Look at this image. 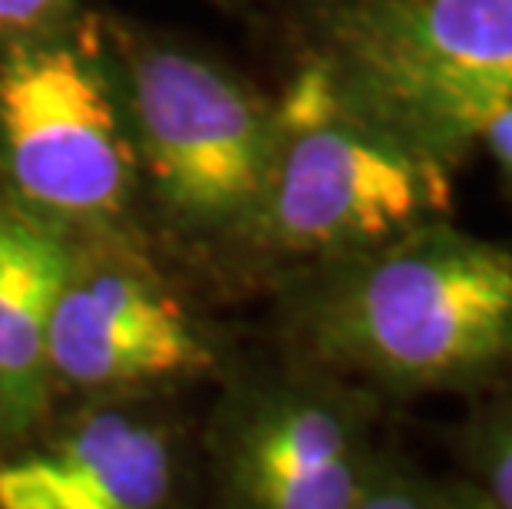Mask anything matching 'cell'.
I'll return each instance as SVG.
<instances>
[{
	"label": "cell",
	"instance_id": "obj_1",
	"mask_svg": "<svg viewBox=\"0 0 512 509\" xmlns=\"http://www.w3.org/2000/svg\"><path fill=\"white\" fill-rule=\"evenodd\" d=\"M308 308L324 361L394 391L486 381L512 364V252L443 219L344 258Z\"/></svg>",
	"mask_w": 512,
	"mask_h": 509
},
{
	"label": "cell",
	"instance_id": "obj_2",
	"mask_svg": "<svg viewBox=\"0 0 512 509\" xmlns=\"http://www.w3.org/2000/svg\"><path fill=\"white\" fill-rule=\"evenodd\" d=\"M450 209L443 159L374 119L331 63H311L275 106V149L252 229L291 255L351 258Z\"/></svg>",
	"mask_w": 512,
	"mask_h": 509
},
{
	"label": "cell",
	"instance_id": "obj_3",
	"mask_svg": "<svg viewBox=\"0 0 512 509\" xmlns=\"http://www.w3.org/2000/svg\"><path fill=\"white\" fill-rule=\"evenodd\" d=\"M331 67L370 116L446 159L512 103V0H367Z\"/></svg>",
	"mask_w": 512,
	"mask_h": 509
},
{
	"label": "cell",
	"instance_id": "obj_4",
	"mask_svg": "<svg viewBox=\"0 0 512 509\" xmlns=\"http://www.w3.org/2000/svg\"><path fill=\"white\" fill-rule=\"evenodd\" d=\"M0 149L20 202L50 225L113 219L133 186L110 86L67 43H24L0 63Z\"/></svg>",
	"mask_w": 512,
	"mask_h": 509
},
{
	"label": "cell",
	"instance_id": "obj_5",
	"mask_svg": "<svg viewBox=\"0 0 512 509\" xmlns=\"http://www.w3.org/2000/svg\"><path fill=\"white\" fill-rule=\"evenodd\" d=\"M133 123L169 209L195 225L252 222L275 149V106L182 50L133 63Z\"/></svg>",
	"mask_w": 512,
	"mask_h": 509
},
{
	"label": "cell",
	"instance_id": "obj_6",
	"mask_svg": "<svg viewBox=\"0 0 512 509\" xmlns=\"http://www.w3.org/2000/svg\"><path fill=\"white\" fill-rule=\"evenodd\" d=\"M374 467L361 410L321 384L242 400L219 447L232 509H354Z\"/></svg>",
	"mask_w": 512,
	"mask_h": 509
},
{
	"label": "cell",
	"instance_id": "obj_7",
	"mask_svg": "<svg viewBox=\"0 0 512 509\" xmlns=\"http://www.w3.org/2000/svg\"><path fill=\"white\" fill-rule=\"evenodd\" d=\"M205 364L192 321L149 278L73 255L50 318V374L76 387H123Z\"/></svg>",
	"mask_w": 512,
	"mask_h": 509
},
{
	"label": "cell",
	"instance_id": "obj_8",
	"mask_svg": "<svg viewBox=\"0 0 512 509\" xmlns=\"http://www.w3.org/2000/svg\"><path fill=\"white\" fill-rule=\"evenodd\" d=\"M172 483L166 433L100 410L47 450L0 463V509H162Z\"/></svg>",
	"mask_w": 512,
	"mask_h": 509
},
{
	"label": "cell",
	"instance_id": "obj_9",
	"mask_svg": "<svg viewBox=\"0 0 512 509\" xmlns=\"http://www.w3.org/2000/svg\"><path fill=\"white\" fill-rule=\"evenodd\" d=\"M73 248L57 225L0 212V440L40 420L50 381V318Z\"/></svg>",
	"mask_w": 512,
	"mask_h": 509
},
{
	"label": "cell",
	"instance_id": "obj_10",
	"mask_svg": "<svg viewBox=\"0 0 512 509\" xmlns=\"http://www.w3.org/2000/svg\"><path fill=\"white\" fill-rule=\"evenodd\" d=\"M470 460L493 509H512V400L479 424Z\"/></svg>",
	"mask_w": 512,
	"mask_h": 509
},
{
	"label": "cell",
	"instance_id": "obj_11",
	"mask_svg": "<svg viewBox=\"0 0 512 509\" xmlns=\"http://www.w3.org/2000/svg\"><path fill=\"white\" fill-rule=\"evenodd\" d=\"M354 509H476V506L460 500L453 490H443L437 483L420 480V476L394 467V463L377 460V467L370 473Z\"/></svg>",
	"mask_w": 512,
	"mask_h": 509
},
{
	"label": "cell",
	"instance_id": "obj_12",
	"mask_svg": "<svg viewBox=\"0 0 512 509\" xmlns=\"http://www.w3.org/2000/svg\"><path fill=\"white\" fill-rule=\"evenodd\" d=\"M73 0H0V34L7 37H43L57 27Z\"/></svg>",
	"mask_w": 512,
	"mask_h": 509
},
{
	"label": "cell",
	"instance_id": "obj_13",
	"mask_svg": "<svg viewBox=\"0 0 512 509\" xmlns=\"http://www.w3.org/2000/svg\"><path fill=\"white\" fill-rule=\"evenodd\" d=\"M479 139H486L493 156L499 159V166L512 176V103H506L503 110L493 113V119L483 126Z\"/></svg>",
	"mask_w": 512,
	"mask_h": 509
}]
</instances>
